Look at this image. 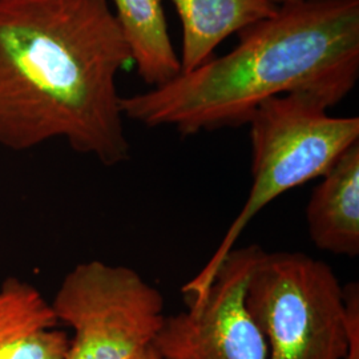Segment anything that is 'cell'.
<instances>
[{
	"label": "cell",
	"mask_w": 359,
	"mask_h": 359,
	"mask_svg": "<svg viewBox=\"0 0 359 359\" xmlns=\"http://www.w3.org/2000/svg\"><path fill=\"white\" fill-rule=\"evenodd\" d=\"M129 63L109 0H0V145L65 139L107 167L127 161L116 77Z\"/></svg>",
	"instance_id": "cell-1"
},
{
	"label": "cell",
	"mask_w": 359,
	"mask_h": 359,
	"mask_svg": "<svg viewBox=\"0 0 359 359\" xmlns=\"http://www.w3.org/2000/svg\"><path fill=\"white\" fill-rule=\"evenodd\" d=\"M229 53L161 87L121 97L124 117L182 136L248 124L257 108L302 95L332 108L359 75V0H302L238 34Z\"/></svg>",
	"instance_id": "cell-2"
},
{
	"label": "cell",
	"mask_w": 359,
	"mask_h": 359,
	"mask_svg": "<svg viewBox=\"0 0 359 359\" xmlns=\"http://www.w3.org/2000/svg\"><path fill=\"white\" fill-rule=\"evenodd\" d=\"M323 104L302 95H283L261 104L250 117L252 187L217 249L181 287L187 305H197L225 258L257 215L277 197L320 179L359 142L358 117H334Z\"/></svg>",
	"instance_id": "cell-3"
},
{
	"label": "cell",
	"mask_w": 359,
	"mask_h": 359,
	"mask_svg": "<svg viewBox=\"0 0 359 359\" xmlns=\"http://www.w3.org/2000/svg\"><path fill=\"white\" fill-rule=\"evenodd\" d=\"M246 304L265 337L268 359H345V287L321 259L264 250L249 278Z\"/></svg>",
	"instance_id": "cell-4"
},
{
	"label": "cell",
	"mask_w": 359,
	"mask_h": 359,
	"mask_svg": "<svg viewBox=\"0 0 359 359\" xmlns=\"http://www.w3.org/2000/svg\"><path fill=\"white\" fill-rule=\"evenodd\" d=\"M74 335L65 359H132L154 344L165 299L136 270L99 259L67 273L51 302Z\"/></svg>",
	"instance_id": "cell-5"
},
{
	"label": "cell",
	"mask_w": 359,
	"mask_h": 359,
	"mask_svg": "<svg viewBox=\"0 0 359 359\" xmlns=\"http://www.w3.org/2000/svg\"><path fill=\"white\" fill-rule=\"evenodd\" d=\"M264 249L234 248L205 297L167 316L154 339L160 359H268V345L246 304L250 274Z\"/></svg>",
	"instance_id": "cell-6"
},
{
	"label": "cell",
	"mask_w": 359,
	"mask_h": 359,
	"mask_svg": "<svg viewBox=\"0 0 359 359\" xmlns=\"http://www.w3.org/2000/svg\"><path fill=\"white\" fill-rule=\"evenodd\" d=\"M309 237L335 256H359V142L320 177L306 206Z\"/></svg>",
	"instance_id": "cell-7"
},
{
	"label": "cell",
	"mask_w": 359,
	"mask_h": 359,
	"mask_svg": "<svg viewBox=\"0 0 359 359\" xmlns=\"http://www.w3.org/2000/svg\"><path fill=\"white\" fill-rule=\"evenodd\" d=\"M38 287L16 277L0 283V359H65L69 335Z\"/></svg>",
	"instance_id": "cell-8"
},
{
	"label": "cell",
	"mask_w": 359,
	"mask_h": 359,
	"mask_svg": "<svg viewBox=\"0 0 359 359\" xmlns=\"http://www.w3.org/2000/svg\"><path fill=\"white\" fill-rule=\"evenodd\" d=\"M182 27L181 74L213 59L218 46L278 10L269 0H170Z\"/></svg>",
	"instance_id": "cell-9"
},
{
	"label": "cell",
	"mask_w": 359,
	"mask_h": 359,
	"mask_svg": "<svg viewBox=\"0 0 359 359\" xmlns=\"http://www.w3.org/2000/svg\"><path fill=\"white\" fill-rule=\"evenodd\" d=\"M116 20L139 76L152 88L181 74L179 55L168 31L161 0H114Z\"/></svg>",
	"instance_id": "cell-10"
},
{
	"label": "cell",
	"mask_w": 359,
	"mask_h": 359,
	"mask_svg": "<svg viewBox=\"0 0 359 359\" xmlns=\"http://www.w3.org/2000/svg\"><path fill=\"white\" fill-rule=\"evenodd\" d=\"M348 309V344L345 359H359V290L357 283L345 287Z\"/></svg>",
	"instance_id": "cell-11"
},
{
	"label": "cell",
	"mask_w": 359,
	"mask_h": 359,
	"mask_svg": "<svg viewBox=\"0 0 359 359\" xmlns=\"http://www.w3.org/2000/svg\"><path fill=\"white\" fill-rule=\"evenodd\" d=\"M132 359H160V357L157 355L154 345H149V346L142 348V351L137 353Z\"/></svg>",
	"instance_id": "cell-12"
},
{
	"label": "cell",
	"mask_w": 359,
	"mask_h": 359,
	"mask_svg": "<svg viewBox=\"0 0 359 359\" xmlns=\"http://www.w3.org/2000/svg\"><path fill=\"white\" fill-rule=\"evenodd\" d=\"M271 4H274L276 7H283V6H290V4H295L299 3L302 0H269Z\"/></svg>",
	"instance_id": "cell-13"
}]
</instances>
